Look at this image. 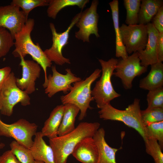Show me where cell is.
I'll use <instances>...</instances> for the list:
<instances>
[{
  "label": "cell",
  "mask_w": 163,
  "mask_h": 163,
  "mask_svg": "<svg viewBox=\"0 0 163 163\" xmlns=\"http://www.w3.org/2000/svg\"><path fill=\"white\" fill-rule=\"evenodd\" d=\"M100 126L97 122H81L71 132L49 139V145L53 151L55 163H67L69 156L77 145L86 138L93 137Z\"/></svg>",
  "instance_id": "1"
},
{
  "label": "cell",
  "mask_w": 163,
  "mask_h": 163,
  "mask_svg": "<svg viewBox=\"0 0 163 163\" xmlns=\"http://www.w3.org/2000/svg\"><path fill=\"white\" fill-rule=\"evenodd\" d=\"M35 24L34 19H28L21 30L14 36L15 48L12 52L15 57L24 58L30 55L34 60L43 68L45 75V81L43 85L47 82L46 70L51 66L52 62L46 56L38 43L35 44L31 37V33Z\"/></svg>",
  "instance_id": "2"
},
{
  "label": "cell",
  "mask_w": 163,
  "mask_h": 163,
  "mask_svg": "<svg viewBox=\"0 0 163 163\" xmlns=\"http://www.w3.org/2000/svg\"><path fill=\"white\" fill-rule=\"evenodd\" d=\"M141 111L140 100L135 98L133 103L125 110L117 109L108 104L101 107L98 113L99 117L103 120L120 121L134 129L144 141L146 139L145 128L142 120Z\"/></svg>",
  "instance_id": "3"
},
{
  "label": "cell",
  "mask_w": 163,
  "mask_h": 163,
  "mask_svg": "<svg viewBox=\"0 0 163 163\" xmlns=\"http://www.w3.org/2000/svg\"><path fill=\"white\" fill-rule=\"evenodd\" d=\"M101 72V69H95L84 80L73 83L69 92L60 97L62 104H72L79 109V120H82L86 116L88 109L93 108L90 106L91 102L94 100L91 95V87L93 82L100 76Z\"/></svg>",
  "instance_id": "4"
},
{
  "label": "cell",
  "mask_w": 163,
  "mask_h": 163,
  "mask_svg": "<svg viewBox=\"0 0 163 163\" xmlns=\"http://www.w3.org/2000/svg\"><path fill=\"white\" fill-rule=\"evenodd\" d=\"M98 61L101 67L102 75L91 90V95L97 107L100 109L105 105L110 104L111 101L120 95L114 90L111 81L118 60L111 58L107 61L102 59H99Z\"/></svg>",
  "instance_id": "5"
},
{
  "label": "cell",
  "mask_w": 163,
  "mask_h": 163,
  "mask_svg": "<svg viewBox=\"0 0 163 163\" xmlns=\"http://www.w3.org/2000/svg\"><path fill=\"white\" fill-rule=\"evenodd\" d=\"M16 79L14 72H11L0 90L1 113L5 116H11L14 107L19 103L23 106L30 104L29 94L18 87Z\"/></svg>",
  "instance_id": "6"
},
{
  "label": "cell",
  "mask_w": 163,
  "mask_h": 163,
  "mask_svg": "<svg viewBox=\"0 0 163 163\" xmlns=\"http://www.w3.org/2000/svg\"><path fill=\"white\" fill-rule=\"evenodd\" d=\"M37 125L22 118L11 124H8L0 120V136L13 138L19 144L30 149L36 133Z\"/></svg>",
  "instance_id": "7"
},
{
  "label": "cell",
  "mask_w": 163,
  "mask_h": 163,
  "mask_svg": "<svg viewBox=\"0 0 163 163\" xmlns=\"http://www.w3.org/2000/svg\"><path fill=\"white\" fill-rule=\"evenodd\" d=\"M82 11L75 16L67 28L63 32H57L54 24L50 23V27L52 35L53 43L51 47L44 51L48 59L57 65L62 66L65 63H71L70 59L63 56L62 50L68 43L70 32L79 19Z\"/></svg>",
  "instance_id": "8"
},
{
  "label": "cell",
  "mask_w": 163,
  "mask_h": 163,
  "mask_svg": "<svg viewBox=\"0 0 163 163\" xmlns=\"http://www.w3.org/2000/svg\"><path fill=\"white\" fill-rule=\"evenodd\" d=\"M147 69V66L141 65L138 53L136 52L126 59L118 60L113 75L121 79L125 89H129L135 78L145 72Z\"/></svg>",
  "instance_id": "9"
},
{
  "label": "cell",
  "mask_w": 163,
  "mask_h": 163,
  "mask_svg": "<svg viewBox=\"0 0 163 163\" xmlns=\"http://www.w3.org/2000/svg\"><path fill=\"white\" fill-rule=\"evenodd\" d=\"M120 28L122 42L128 54L145 49L148 40L146 25L123 24Z\"/></svg>",
  "instance_id": "10"
},
{
  "label": "cell",
  "mask_w": 163,
  "mask_h": 163,
  "mask_svg": "<svg viewBox=\"0 0 163 163\" xmlns=\"http://www.w3.org/2000/svg\"><path fill=\"white\" fill-rule=\"evenodd\" d=\"M99 1L93 0L89 8L82 11L81 15L75 25L79 28L75 36L84 42H90L89 37L94 34L97 38L100 37L97 27L99 15L97 12Z\"/></svg>",
  "instance_id": "11"
},
{
  "label": "cell",
  "mask_w": 163,
  "mask_h": 163,
  "mask_svg": "<svg viewBox=\"0 0 163 163\" xmlns=\"http://www.w3.org/2000/svg\"><path fill=\"white\" fill-rule=\"evenodd\" d=\"M51 69L52 75H48L46 83L43 85L45 88V93L49 97H52L59 91L67 94L72 88V84L82 80L80 78L74 74L70 69H66V74L65 75L59 73L56 70L55 65L52 66Z\"/></svg>",
  "instance_id": "12"
},
{
  "label": "cell",
  "mask_w": 163,
  "mask_h": 163,
  "mask_svg": "<svg viewBox=\"0 0 163 163\" xmlns=\"http://www.w3.org/2000/svg\"><path fill=\"white\" fill-rule=\"evenodd\" d=\"M27 19L16 6L11 4L0 6V27L7 29L14 37L21 30Z\"/></svg>",
  "instance_id": "13"
},
{
  "label": "cell",
  "mask_w": 163,
  "mask_h": 163,
  "mask_svg": "<svg viewBox=\"0 0 163 163\" xmlns=\"http://www.w3.org/2000/svg\"><path fill=\"white\" fill-rule=\"evenodd\" d=\"M20 58L22 76L20 78H16V82L20 89L29 94L36 91L35 81L40 76L41 66L34 61L25 60L23 57Z\"/></svg>",
  "instance_id": "14"
},
{
  "label": "cell",
  "mask_w": 163,
  "mask_h": 163,
  "mask_svg": "<svg viewBox=\"0 0 163 163\" xmlns=\"http://www.w3.org/2000/svg\"><path fill=\"white\" fill-rule=\"evenodd\" d=\"M148 40L145 49L138 52L142 65L147 66L158 62L157 43L158 32L152 23L146 25Z\"/></svg>",
  "instance_id": "15"
},
{
  "label": "cell",
  "mask_w": 163,
  "mask_h": 163,
  "mask_svg": "<svg viewBox=\"0 0 163 163\" xmlns=\"http://www.w3.org/2000/svg\"><path fill=\"white\" fill-rule=\"evenodd\" d=\"M72 154L82 163H97L98 150L93 137L86 138L80 142L75 148Z\"/></svg>",
  "instance_id": "16"
},
{
  "label": "cell",
  "mask_w": 163,
  "mask_h": 163,
  "mask_svg": "<svg viewBox=\"0 0 163 163\" xmlns=\"http://www.w3.org/2000/svg\"><path fill=\"white\" fill-rule=\"evenodd\" d=\"M105 133L103 128H99L93 137L98 150L97 163H117L116 155L119 149L109 145L105 139Z\"/></svg>",
  "instance_id": "17"
},
{
  "label": "cell",
  "mask_w": 163,
  "mask_h": 163,
  "mask_svg": "<svg viewBox=\"0 0 163 163\" xmlns=\"http://www.w3.org/2000/svg\"><path fill=\"white\" fill-rule=\"evenodd\" d=\"M34 136L30 149L35 161L45 163H55L53 149L44 140L41 131L37 132Z\"/></svg>",
  "instance_id": "18"
},
{
  "label": "cell",
  "mask_w": 163,
  "mask_h": 163,
  "mask_svg": "<svg viewBox=\"0 0 163 163\" xmlns=\"http://www.w3.org/2000/svg\"><path fill=\"white\" fill-rule=\"evenodd\" d=\"M64 108V104H62L57 106L51 111L41 131L43 137L46 136L50 139L58 136V130L62 120Z\"/></svg>",
  "instance_id": "19"
},
{
  "label": "cell",
  "mask_w": 163,
  "mask_h": 163,
  "mask_svg": "<svg viewBox=\"0 0 163 163\" xmlns=\"http://www.w3.org/2000/svg\"><path fill=\"white\" fill-rule=\"evenodd\" d=\"M151 69L148 75L141 79L139 87L149 91L163 86V64L158 62L151 65Z\"/></svg>",
  "instance_id": "20"
},
{
  "label": "cell",
  "mask_w": 163,
  "mask_h": 163,
  "mask_svg": "<svg viewBox=\"0 0 163 163\" xmlns=\"http://www.w3.org/2000/svg\"><path fill=\"white\" fill-rule=\"evenodd\" d=\"M111 12L116 35V56L122 59L127 58L128 54L122 40L119 23V2L113 0L109 3Z\"/></svg>",
  "instance_id": "21"
},
{
  "label": "cell",
  "mask_w": 163,
  "mask_h": 163,
  "mask_svg": "<svg viewBox=\"0 0 163 163\" xmlns=\"http://www.w3.org/2000/svg\"><path fill=\"white\" fill-rule=\"evenodd\" d=\"M64 106L62 120L58 130V136L66 135L74 129L76 117L80 111L77 107L72 104H65Z\"/></svg>",
  "instance_id": "22"
},
{
  "label": "cell",
  "mask_w": 163,
  "mask_h": 163,
  "mask_svg": "<svg viewBox=\"0 0 163 163\" xmlns=\"http://www.w3.org/2000/svg\"><path fill=\"white\" fill-rule=\"evenodd\" d=\"M163 5L162 0H141L139 24L146 25L150 23Z\"/></svg>",
  "instance_id": "23"
},
{
  "label": "cell",
  "mask_w": 163,
  "mask_h": 163,
  "mask_svg": "<svg viewBox=\"0 0 163 163\" xmlns=\"http://www.w3.org/2000/svg\"><path fill=\"white\" fill-rule=\"evenodd\" d=\"M89 2V0H50L47 15L49 18L55 19L59 12L63 8L77 6L82 10Z\"/></svg>",
  "instance_id": "24"
},
{
  "label": "cell",
  "mask_w": 163,
  "mask_h": 163,
  "mask_svg": "<svg viewBox=\"0 0 163 163\" xmlns=\"http://www.w3.org/2000/svg\"><path fill=\"white\" fill-rule=\"evenodd\" d=\"M141 0H124L123 5L126 10L125 23L127 25L139 24V14Z\"/></svg>",
  "instance_id": "25"
},
{
  "label": "cell",
  "mask_w": 163,
  "mask_h": 163,
  "mask_svg": "<svg viewBox=\"0 0 163 163\" xmlns=\"http://www.w3.org/2000/svg\"><path fill=\"white\" fill-rule=\"evenodd\" d=\"M11 150L21 163H35L30 149L22 145L15 140L10 144Z\"/></svg>",
  "instance_id": "26"
},
{
  "label": "cell",
  "mask_w": 163,
  "mask_h": 163,
  "mask_svg": "<svg viewBox=\"0 0 163 163\" xmlns=\"http://www.w3.org/2000/svg\"><path fill=\"white\" fill-rule=\"evenodd\" d=\"M50 0H13L10 4L22 9V11L28 18L30 12L38 7L48 6Z\"/></svg>",
  "instance_id": "27"
},
{
  "label": "cell",
  "mask_w": 163,
  "mask_h": 163,
  "mask_svg": "<svg viewBox=\"0 0 163 163\" xmlns=\"http://www.w3.org/2000/svg\"><path fill=\"white\" fill-rule=\"evenodd\" d=\"M14 37L7 29L0 27V58L6 56L14 45Z\"/></svg>",
  "instance_id": "28"
},
{
  "label": "cell",
  "mask_w": 163,
  "mask_h": 163,
  "mask_svg": "<svg viewBox=\"0 0 163 163\" xmlns=\"http://www.w3.org/2000/svg\"><path fill=\"white\" fill-rule=\"evenodd\" d=\"M145 128L146 139H152L156 140L163 149V121L150 124Z\"/></svg>",
  "instance_id": "29"
},
{
  "label": "cell",
  "mask_w": 163,
  "mask_h": 163,
  "mask_svg": "<svg viewBox=\"0 0 163 163\" xmlns=\"http://www.w3.org/2000/svg\"><path fill=\"white\" fill-rule=\"evenodd\" d=\"M145 151L153 158L155 163H163V149L155 139H148L144 141Z\"/></svg>",
  "instance_id": "30"
},
{
  "label": "cell",
  "mask_w": 163,
  "mask_h": 163,
  "mask_svg": "<svg viewBox=\"0 0 163 163\" xmlns=\"http://www.w3.org/2000/svg\"><path fill=\"white\" fill-rule=\"evenodd\" d=\"M146 100L148 106L146 109L163 108V87L149 91Z\"/></svg>",
  "instance_id": "31"
},
{
  "label": "cell",
  "mask_w": 163,
  "mask_h": 163,
  "mask_svg": "<svg viewBox=\"0 0 163 163\" xmlns=\"http://www.w3.org/2000/svg\"><path fill=\"white\" fill-rule=\"evenodd\" d=\"M141 114L145 126L151 123L163 121V108L145 109L141 110Z\"/></svg>",
  "instance_id": "32"
},
{
  "label": "cell",
  "mask_w": 163,
  "mask_h": 163,
  "mask_svg": "<svg viewBox=\"0 0 163 163\" xmlns=\"http://www.w3.org/2000/svg\"><path fill=\"white\" fill-rule=\"evenodd\" d=\"M152 23L159 33H163V5L153 18Z\"/></svg>",
  "instance_id": "33"
},
{
  "label": "cell",
  "mask_w": 163,
  "mask_h": 163,
  "mask_svg": "<svg viewBox=\"0 0 163 163\" xmlns=\"http://www.w3.org/2000/svg\"><path fill=\"white\" fill-rule=\"evenodd\" d=\"M0 163H21L10 150H7L0 156Z\"/></svg>",
  "instance_id": "34"
},
{
  "label": "cell",
  "mask_w": 163,
  "mask_h": 163,
  "mask_svg": "<svg viewBox=\"0 0 163 163\" xmlns=\"http://www.w3.org/2000/svg\"><path fill=\"white\" fill-rule=\"evenodd\" d=\"M157 51L158 62H162L163 61V33H159L158 34Z\"/></svg>",
  "instance_id": "35"
},
{
  "label": "cell",
  "mask_w": 163,
  "mask_h": 163,
  "mask_svg": "<svg viewBox=\"0 0 163 163\" xmlns=\"http://www.w3.org/2000/svg\"><path fill=\"white\" fill-rule=\"evenodd\" d=\"M11 68L6 66L0 69V90L11 72Z\"/></svg>",
  "instance_id": "36"
},
{
  "label": "cell",
  "mask_w": 163,
  "mask_h": 163,
  "mask_svg": "<svg viewBox=\"0 0 163 163\" xmlns=\"http://www.w3.org/2000/svg\"><path fill=\"white\" fill-rule=\"evenodd\" d=\"M5 146V144L2 143H0V149L3 148Z\"/></svg>",
  "instance_id": "37"
},
{
  "label": "cell",
  "mask_w": 163,
  "mask_h": 163,
  "mask_svg": "<svg viewBox=\"0 0 163 163\" xmlns=\"http://www.w3.org/2000/svg\"><path fill=\"white\" fill-rule=\"evenodd\" d=\"M35 163H45L43 161H35Z\"/></svg>",
  "instance_id": "38"
},
{
  "label": "cell",
  "mask_w": 163,
  "mask_h": 163,
  "mask_svg": "<svg viewBox=\"0 0 163 163\" xmlns=\"http://www.w3.org/2000/svg\"><path fill=\"white\" fill-rule=\"evenodd\" d=\"M1 108H2V106H1V104H0V113H1Z\"/></svg>",
  "instance_id": "39"
}]
</instances>
